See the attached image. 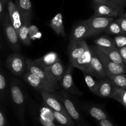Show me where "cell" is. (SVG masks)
Returning <instances> with one entry per match:
<instances>
[{"mask_svg": "<svg viewBox=\"0 0 126 126\" xmlns=\"http://www.w3.org/2000/svg\"><path fill=\"white\" fill-rule=\"evenodd\" d=\"M91 48L100 60L105 71L106 76L108 75L126 73V66H122L119 64L113 62L110 59H108L102 52L97 49L95 46H94Z\"/></svg>", "mask_w": 126, "mask_h": 126, "instance_id": "obj_1", "label": "cell"}, {"mask_svg": "<svg viewBox=\"0 0 126 126\" xmlns=\"http://www.w3.org/2000/svg\"><path fill=\"white\" fill-rule=\"evenodd\" d=\"M25 59L19 53L12 54L7 57L6 66L10 71L16 76H20L25 72Z\"/></svg>", "mask_w": 126, "mask_h": 126, "instance_id": "obj_2", "label": "cell"}, {"mask_svg": "<svg viewBox=\"0 0 126 126\" xmlns=\"http://www.w3.org/2000/svg\"><path fill=\"white\" fill-rule=\"evenodd\" d=\"M4 31L7 40L12 49L15 51H18L20 50V40L18 34L13 26L12 25L8 13L6 12L2 19Z\"/></svg>", "mask_w": 126, "mask_h": 126, "instance_id": "obj_3", "label": "cell"}, {"mask_svg": "<svg viewBox=\"0 0 126 126\" xmlns=\"http://www.w3.org/2000/svg\"><path fill=\"white\" fill-rule=\"evenodd\" d=\"M114 19V18L113 17H97L95 16H92L87 19L89 25L88 37L104 32L108 24Z\"/></svg>", "mask_w": 126, "mask_h": 126, "instance_id": "obj_4", "label": "cell"}, {"mask_svg": "<svg viewBox=\"0 0 126 126\" xmlns=\"http://www.w3.org/2000/svg\"><path fill=\"white\" fill-rule=\"evenodd\" d=\"M23 78L33 89L39 91V92L46 91V92L53 93V92H55L57 91L56 89L51 84L45 82L41 79L34 76V75L28 71H26V72L24 73Z\"/></svg>", "mask_w": 126, "mask_h": 126, "instance_id": "obj_5", "label": "cell"}, {"mask_svg": "<svg viewBox=\"0 0 126 126\" xmlns=\"http://www.w3.org/2000/svg\"><path fill=\"white\" fill-rule=\"evenodd\" d=\"M74 68L75 67L70 63L67 68L65 70L62 78L60 81V84L66 92L76 95L81 96L82 93L77 88L74 83L73 78V71Z\"/></svg>", "mask_w": 126, "mask_h": 126, "instance_id": "obj_6", "label": "cell"}, {"mask_svg": "<svg viewBox=\"0 0 126 126\" xmlns=\"http://www.w3.org/2000/svg\"><path fill=\"white\" fill-rule=\"evenodd\" d=\"M56 89H59V84L65 71V68L60 60L44 69Z\"/></svg>", "mask_w": 126, "mask_h": 126, "instance_id": "obj_7", "label": "cell"}, {"mask_svg": "<svg viewBox=\"0 0 126 126\" xmlns=\"http://www.w3.org/2000/svg\"><path fill=\"white\" fill-rule=\"evenodd\" d=\"M11 95L12 102L18 110L21 118H23L25 108V97L23 91L17 82L12 81L11 84Z\"/></svg>", "mask_w": 126, "mask_h": 126, "instance_id": "obj_8", "label": "cell"}, {"mask_svg": "<svg viewBox=\"0 0 126 126\" xmlns=\"http://www.w3.org/2000/svg\"><path fill=\"white\" fill-rule=\"evenodd\" d=\"M55 94L58 99L62 103L63 106L70 118L77 123H81L82 119L78 111L75 107L73 102L68 98V96H66V94L64 92H61L60 94Z\"/></svg>", "mask_w": 126, "mask_h": 126, "instance_id": "obj_9", "label": "cell"}, {"mask_svg": "<svg viewBox=\"0 0 126 126\" xmlns=\"http://www.w3.org/2000/svg\"><path fill=\"white\" fill-rule=\"evenodd\" d=\"M40 94L44 103H46L49 108L54 111L60 112L66 116L70 117L63 106L62 103L58 99L55 94L46 91H41Z\"/></svg>", "mask_w": 126, "mask_h": 126, "instance_id": "obj_10", "label": "cell"}, {"mask_svg": "<svg viewBox=\"0 0 126 126\" xmlns=\"http://www.w3.org/2000/svg\"><path fill=\"white\" fill-rule=\"evenodd\" d=\"M88 47V45L84 39L70 42L68 48V55L70 63L81 56Z\"/></svg>", "mask_w": 126, "mask_h": 126, "instance_id": "obj_11", "label": "cell"}, {"mask_svg": "<svg viewBox=\"0 0 126 126\" xmlns=\"http://www.w3.org/2000/svg\"><path fill=\"white\" fill-rule=\"evenodd\" d=\"M93 6L94 9V16H97V17L117 18L119 17V14H120V13L116 9L107 4L94 1Z\"/></svg>", "mask_w": 126, "mask_h": 126, "instance_id": "obj_12", "label": "cell"}, {"mask_svg": "<svg viewBox=\"0 0 126 126\" xmlns=\"http://www.w3.org/2000/svg\"><path fill=\"white\" fill-rule=\"evenodd\" d=\"M91 50V65H90V71L89 73L91 74L94 77L97 79H103L106 78V73L105 71L103 66L101 63L100 60L97 56L95 53L94 52L92 48Z\"/></svg>", "mask_w": 126, "mask_h": 126, "instance_id": "obj_13", "label": "cell"}, {"mask_svg": "<svg viewBox=\"0 0 126 126\" xmlns=\"http://www.w3.org/2000/svg\"><path fill=\"white\" fill-rule=\"evenodd\" d=\"M6 4H7V13L12 25L18 33V30L22 24V16L15 5V3L12 0H9Z\"/></svg>", "mask_w": 126, "mask_h": 126, "instance_id": "obj_14", "label": "cell"}, {"mask_svg": "<svg viewBox=\"0 0 126 126\" xmlns=\"http://www.w3.org/2000/svg\"><path fill=\"white\" fill-rule=\"evenodd\" d=\"M89 25L87 20L82 21L76 25L70 34V42L77 41L88 38Z\"/></svg>", "mask_w": 126, "mask_h": 126, "instance_id": "obj_15", "label": "cell"}, {"mask_svg": "<svg viewBox=\"0 0 126 126\" xmlns=\"http://www.w3.org/2000/svg\"><path fill=\"white\" fill-rule=\"evenodd\" d=\"M91 55V47H88L84 52L71 63V64L74 67L79 69L82 72L89 73Z\"/></svg>", "mask_w": 126, "mask_h": 126, "instance_id": "obj_16", "label": "cell"}, {"mask_svg": "<svg viewBox=\"0 0 126 126\" xmlns=\"http://www.w3.org/2000/svg\"><path fill=\"white\" fill-rule=\"evenodd\" d=\"M25 62L26 70H27V71H29L30 73H31L32 74L34 75V76H37V77H38L39 78L41 79L42 80H43V81H45V82H47V83L50 84H51L52 86H53L54 87V84H53V83L52 82V81H50L49 78L48 77L47 74L46 73L44 69H43L42 68H41L40 66H38V65L35 62H34V60H32V59H26Z\"/></svg>", "mask_w": 126, "mask_h": 126, "instance_id": "obj_17", "label": "cell"}, {"mask_svg": "<svg viewBox=\"0 0 126 126\" xmlns=\"http://www.w3.org/2000/svg\"><path fill=\"white\" fill-rule=\"evenodd\" d=\"M15 5L19 11L22 20L32 18V5L31 0H15Z\"/></svg>", "mask_w": 126, "mask_h": 126, "instance_id": "obj_18", "label": "cell"}, {"mask_svg": "<svg viewBox=\"0 0 126 126\" xmlns=\"http://www.w3.org/2000/svg\"><path fill=\"white\" fill-rule=\"evenodd\" d=\"M59 60H60V59L57 53L51 51L47 53L41 57L35 59L34 61L38 66L43 69H44Z\"/></svg>", "mask_w": 126, "mask_h": 126, "instance_id": "obj_19", "label": "cell"}, {"mask_svg": "<svg viewBox=\"0 0 126 126\" xmlns=\"http://www.w3.org/2000/svg\"><path fill=\"white\" fill-rule=\"evenodd\" d=\"M114 86L108 79H101L98 81L97 95L103 98H110Z\"/></svg>", "mask_w": 126, "mask_h": 126, "instance_id": "obj_20", "label": "cell"}, {"mask_svg": "<svg viewBox=\"0 0 126 126\" xmlns=\"http://www.w3.org/2000/svg\"><path fill=\"white\" fill-rule=\"evenodd\" d=\"M49 25L57 35L62 37H65V28H64L63 16L60 12L57 14L52 18L51 20L49 22Z\"/></svg>", "mask_w": 126, "mask_h": 126, "instance_id": "obj_21", "label": "cell"}, {"mask_svg": "<svg viewBox=\"0 0 126 126\" xmlns=\"http://www.w3.org/2000/svg\"><path fill=\"white\" fill-rule=\"evenodd\" d=\"M32 18H27L22 20V24L18 32V36L20 41L24 45L30 46L32 41L28 37V28L31 24Z\"/></svg>", "mask_w": 126, "mask_h": 126, "instance_id": "obj_22", "label": "cell"}, {"mask_svg": "<svg viewBox=\"0 0 126 126\" xmlns=\"http://www.w3.org/2000/svg\"><path fill=\"white\" fill-rule=\"evenodd\" d=\"M96 47H97V49H98L101 52H102L108 59H110L113 62L119 64V65H122V66H126V65L124 63L120 55H119L118 48H117L116 47L109 48L101 47L98 46Z\"/></svg>", "mask_w": 126, "mask_h": 126, "instance_id": "obj_23", "label": "cell"}, {"mask_svg": "<svg viewBox=\"0 0 126 126\" xmlns=\"http://www.w3.org/2000/svg\"><path fill=\"white\" fill-rule=\"evenodd\" d=\"M110 98L115 100L126 108V89L114 86Z\"/></svg>", "mask_w": 126, "mask_h": 126, "instance_id": "obj_24", "label": "cell"}, {"mask_svg": "<svg viewBox=\"0 0 126 126\" xmlns=\"http://www.w3.org/2000/svg\"><path fill=\"white\" fill-rule=\"evenodd\" d=\"M114 86L126 89V73L115 74V75H108L107 76Z\"/></svg>", "mask_w": 126, "mask_h": 126, "instance_id": "obj_25", "label": "cell"}, {"mask_svg": "<svg viewBox=\"0 0 126 126\" xmlns=\"http://www.w3.org/2000/svg\"><path fill=\"white\" fill-rule=\"evenodd\" d=\"M53 116L56 121L63 126H76L73 120L70 117L66 116L60 112L52 110Z\"/></svg>", "mask_w": 126, "mask_h": 126, "instance_id": "obj_26", "label": "cell"}, {"mask_svg": "<svg viewBox=\"0 0 126 126\" xmlns=\"http://www.w3.org/2000/svg\"><path fill=\"white\" fill-rule=\"evenodd\" d=\"M94 44L96 46L101 47H115L114 41L113 38L107 36H102L94 40Z\"/></svg>", "mask_w": 126, "mask_h": 126, "instance_id": "obj_27", "label": "cell"}, {"mask_svg": "<svg viewBox=\"0 0 126 126\" xmlns=\"http://www.w3.org/2000/svg\"><path fill=\"white\" fill-rule=\"evenodd\" d=\"M85 82H86V85L88 87L89 89L90 90L92 93L97 95V88H98V81H96L94 76L91 74L87 72H83Z\"/></svg>", "mask_w": 126, "mask_h": 126, "instance_id": "obj_28", "label": "cell"}, {"mask_svg": "<svg viewBox=\"0 0 126 126\" xmlns=\"http://www.w3.org/2000/svg\"><path fill=\"white\" fill-rule=\"evenodd\" d=\"M104 32L107 34H111V35L126 34L123 33L115 18L108 24V25L104 30Z\"/></svg>", "mask_w": 126, "mask_h": 126, "instance_id": "obj_29", "label": "cell"}, {"mask_svg": "<svg viewBox=\"0 0 126 126\" xmlns=\"http://www.w3.org/2000/svg\"><path fill=\"white\" fill-rule=\"evenodd\" d=\"M89 113L90 115L97 119V121H101L105 119H108V115L102 109L97 107H92L89 109Z\"/></svg>", "mask_w": 126, "mask_h": 126, "instance_id": "obj_30", "label": "cell"}, {"mask_svg": "<svg viewBox=\"0 0 126 126\" xmlns=\"http://www.w3.org/2000/svg\"><path fill=\"white\" fill-rule=\"evenodd\" d=\"M105 4L111 6L121 14L125 9L126 0H107Z\"/></svg>", "mask_w": 126, "mask_h": 126, "instance_id": "obj_31", "label": "cell"}, {"mask_svg": "<svg viewBox=\"0 0 126 126\" xmlns=\"http://www.w3.org/2000/svg\"><path fill=\"white\" fill-rule=\"evenodd\" d=\"M28 37L31 41H34L41 37V34L38 27L34 25H30L28 28Z\"/></svg>", "mask_w": 126, "mask_h": 126, "instance_id": "obj_32", "label": "cell"}, {"mask_svg": "<svg viewBox=\"0 0 126 126\" xmlns=\"http://www.w3.org/2000/svg\"><path fill=\"white\" fill-rule=\"evenodd\" d=\"M114 44L117 48H121L126 46V34L116 35L113 38Z\"/></svg>", "mask_w": 126, "mask_h": 126, "instance_id": "obj_33", "label": "cell"}, {"mask_svg": "<svg viewBox=\"0 0 126 126\" xmlns=\"http://www.w3.org/2000/svg\"><path fill=\"white\" fill-rule=\"evenodd\" d=\"M54 118L45 116L42 114H39V121L43 126H56L54 123Z\"/></svg>", "mask_w": 126, "mask_h": 126, "instance_id": "obj_34", "label": "cell"}, {"mask_svg": "<svg viewBox=\"0 0 126 126\" xmlns=\"http://www.w3.org/2000/svg\"><path fill=\"white\" fill-rule=\"evenodd\" d=\"M116 22L119 24V27L121 28L122 31L124 34L126 33V12H123L119 14V17H117L116 19Z\"/></svg>", "mask_w": 126, "mask_h": 126, "instance_id": "obj_35", "label": "cell"}, {"mask_svg": "<svg viewBox=\"0 0 126 126\" xmlns=\"http://www.w3.org/2000/svg\"><path fill=\"white\" fill-rule=\"evenodd\" d=\"M6 89V79L3 73L0 72V93L3 94Z\"/></svg>", "mask_w": 126, "mask_h": 126, "instance_id": "obj_36", "label": "cell"}, {"mask_svg": "<svg viewBox=\"0 0 126 126\" xmlns=\"http://www.w3.org/2000/svg\"><path fill=\"white\" fill-rule=\"evenodd\" d=\"M119 50V55H120L121 57L122 60H123L124 63L126 64V46L122 47L119 48L118 49Z\"/></svg>", "mask_w": 126, "mask_h": 126, "instance_id": "obj_37", "label": "cell"}, {"mask_svg": "<svg viewBox=\"0 0 126 126\" xmlns=\"http://www.w3.org/2000/svg\"><path fill=\"white\" fill-rule=\"evenodd\" d=\"M0 126H8L4 115L0 110Z\"/></svg>", "mask_w": 126, "mask_h": 126, "instance_id": "obj_38", "label": "cell"}, {"mask_svg": "<svg viewBox=\"0 0 126 126\" xmlns=\"http://www.w3.org/2000/svg\"><path fill=\"white\" fill-rule=\"evenodd\" d=\"M98 121H99L100 126H114L111 122L108 119H105L103 120Z\"/></svg>", "mask_w": 126, "mask_h": 126, "instance_id": "obj_39", "label": "cell"}, {"mask_svg": "<svg viewBox=\"0 0 126 126\" xmlns=\"http://www.w3.org/2000/svg\"><path fill=\"white\" fill-rule=\"evenodd\" d=\"M4 14V5L2 3V1L0 0V20H2Z\"/></svg>", "mask_w": 126, "mask_h": 126, "instance_id": "obj_40", "label": "cell"}, {"mask_svg": "<svg viewBox=\"0 0 126 126\" xmlns=\"http://www.w3.org/2000/svg\"><path fill=\"white\" fill-rule=\"evenodd\" d=\"M93 1H95V2H101V3H106V1L107 0H93Z\"/></svg>", "mask_w": 126, "mask_h": 126, "instance_id": "obj_41", "label": "cell"}, {"mask_svg": "<svg viewBox=\"0 0 126 126\" xmlns=\"http://www.w3.org/2000/svg\"><path fill=\"white\" fill-rule=\"evenodd\" d=\"M1 1H2V3H3V4L4 5H6V4L7 3V2H8L9 1V0H1Z\"/></svg>", "mask_w": 126, "mask_h": 126, "instance_id": "obj_42", "label": "cell"}, {"mask_svg": "<svg viewBox=\"0 0 126 126\" xmlns=\"http://www.w3.org/2000/svg\"><path fill=\"white\" fill-rule=\"evenodd\" d=\"M86 126V125H85V126Z\"/></svg>", "mask_w": 126, "mask_h": 126, "instance_id": "obj_43", "label": "cell"}]
</instances>
